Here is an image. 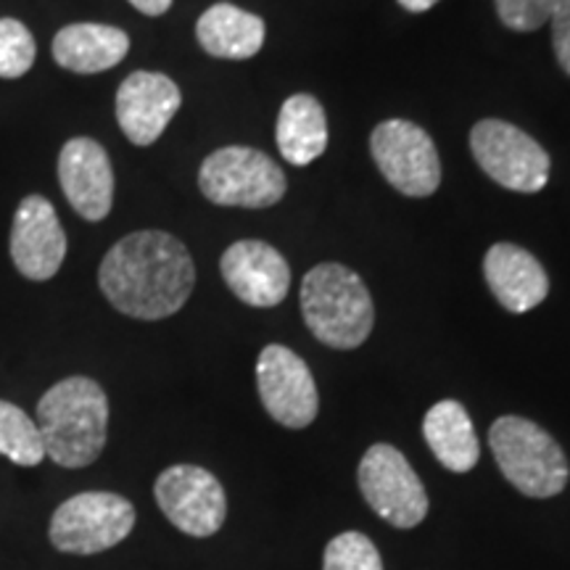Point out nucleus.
Listing matches in <instances>:
<instances>
[{
  "label": "nucleus",
  "instance_id": "nucleus-1",
  "mask_svg": "<svg viewBox=\"0 0 570 570\" xmlns=\"http://www.w3.org/2000/svg\"><path fill=\"white\" fill-rule=\"evenodd\" d=\"M104 296L135 320H164L183 309L196 285L190 252L175 235L138 230L111 246L98 269Z\"/></svg>",
  "mask_w": 570,
  "mask_h": 570
},
{
  "label": "nucleus",
  "instance_id": "nucleus-2",
  "mask_svg": "<svg viewBox=\"0 0 570 570\" xmlns=\"http://www.w3.org/2000/svg\"><path fill=\"white\" fill-rule=\"evenodd\" d=\"M46 458L77 470L101 458L109 436V399L92 377H63L42 394L38 420Z\"/></svg>",
  "mask_w": 570,
  "mask_h": 570
},
{
  "label": "nucleus",
  "instance_id": "nucleus-3",
  "mask_svg": "<svg viewBox=\"0 0 570 570\" xmlns=\"http://www.w3.org/2000/svg\"><path fill=\"white\" fill-rule=\"evenodd\" d=\"M302 315L312 336L331 348L362 346L373 331L375 306L362 277L344 265H317L302 283Z\"/></svg>",
  "mask_w": 570,
  "mask_h": 570
},
{
  "label": "nucleus",
  "instance_id": "nucleus-4",
  "mask_svg": "<svg viewBox=\"0 0 570 570\" xmlns=\"http://www.w3.org/2000/svg\"><path fill=\"white\" fill-rule=\"evenodd\" d=\"M489 444L502 475L520 494L558 497L568 487V458L558 441L533 420L504 415L489 431Z\"/></svg>",
  "mask_w": 570,
  "mask_h": 570
},
{
  "label": "nucleus",
  "instance_id": "nucleus-5",
  "mask_svg": "<svg viewBox=\"0 0 570 570\" xmlns=\"http://www.w3.org/2000/svg\"><path fill=\"white\" fill-rule=\"evenodd\" d=\"M132 529L130 499L114 491H82L56 508L48 539L63 554H98L125 541Z\"/></svg>",
  "mask_w": 570,
  "mask_h": 570
},
{
  "label": "nucleus",
  "instance_id": "nucleus-6",
  "mask_svg": "<svg viewBox=\"0 0 570 570\" xmlns=\"http://www.w3.org/2000/svg\"><path fill=\"white\" fill-rule=\"evenodd\" d=\"M198 188L217 206L265 209L285 196V173L267 154L246 146H227L206 156Z\"/></svg>",
  "mask_w": 570,
  "mask_h": 570
},
{
  "label": "nucleus",
  "instance_id": "nucleus-7",
  "mask_svg": "<svg viewBox=\"0 0 570 570\" xmlns=\"http://www.w3.org/2000/svg\"><path fill=\"white\" fill-rule=\"evenodd\" d=\"M475 161L491 180L518 194H539L550 180V154L523 132L502 119H483L470 132Z\"/></svg>",
  "mask_w": 570,
  "mask_h": 570
},
{
  "label": "nucleus",
  "instance_id": "nucleus-8",
  "mask_svg": "<svg viewBox=\"0 0 570 570\" xmlns=\"http://www.w3.org/2000/svg\"><path fill=\"white\" fill-rule=\"evenodd\" d=\"M360 491L377 518L396 529H415L428 515V494L412 465L391 444H375L360 462Z\"/></svg>",
  "mask_w": 570,
  "mask_h": 570
},
{
  "label": "nucleus",
  "instance_id": "nucleus-9",
  "mask_svg": "<svg viewBox=\"0 0 570 570\" xmlns=\"http://www.w3.org/2000/svg\"><path fill=\"white\" fill-rule=\"evenodd\" d=\"M370 151L381 175L399 194L425 198L441 185V161L431 135L407 119H389L377 125L370 138Z\"/></svg>",
  "mask_w": 570,
  "mask_h": 570
},
{
  "label": "nucleus",
  "instance_id": "nucleus-10",
  "mask_svg": "<svg viewBox=\"0 0 570 570\" xmlns=\"http://www.w3.org/2000/svg\"><path fill=\"white\" fill-rule=\"evenodd\" d=\"M164 518L196 539L214 537L227 518V497L209 470L198 465L167 468L154 483Z\"/></svg>",
  "mask_w": 570,
  "mask_h": 570
},
{
  "label": "nucleus",
  "instance_id": "nucleus-11",
  "mask_svg": "<svg viewBox=\"0 0 570 570\" xmlns=\"http://www.w3.org/2000/svg\"><path fill=\"white\" fill-rule=\"evenodd\" d=\"M256 389L275 423L306 428L317 417L320 396L306 362L291 348L269 344L256 360Z\"/></svg>",
  "mask_w": 570,
  "mask_h": 570
},
{
  "label": "nucleus",
  "instance_id": "nucleus-12",
  "mask_svg": "<svg viewBox=\"0 0 570 570\" xmlns=\"http://www.w3.org/2000/svg\"><path fill=\"white\" fill-rule=\"evenodd\" d=\"M67 256V233L53 204L42 196H27L13 214L11 259L30 281H51Z\"/></svg>",
  "mask_w": 570,
  "mask_h": 570
},
{
  "label": "nucleus",
  "instance_id": "nucleus-13",
  "mask_svg": "<svg viewBox=\"0 0 570 570\" xmlns=\"http://www.w3.org/2000/svg\"><path fill=\"white\" fill-rule=\"evenodd\" d=\"M180 88L159 71H132L117 90V122L135 146H151L180 109Z\"/></svg>",
  "mask_w": 570,
  "mask_h": 570
},
{
  "label": "nucleus",
  "instance_id": "nucleus-14",
  "mask_svg": "<svg viewBox=\"0 0 570 570\" xmlns=\"http://www.w3.org/2000/svg\"><path fill=\"white\" fill-rule=\"evenodd\" d=\"M59 183L71 209L88 223L109 217L114 204V169L101 142L75 138L59 154Z\"/></svg>",
  "mask_w": 570,
  "mask_h": 570
},
{
  "label": "nucleus",
  "instance_id": "nucleus-15",
  "mask_svg": "<svg viewBox=\"0 0 570 570\" xmlns=\"http://www.w3.org/2000/svg\"><path fill=\"white\" fill-rule=\"evenodd\" d=\"M227 288L248 306L269 309L291 288V267L285 256L265 240H238L219 262Z\"/></svg>",
  "mask_w": 570,
  "mask_h": 570
},
{
  "label": "nucleus",
  "instance_id": "nucleus-16",
  "mask_svg": "<svg viewBox=\"0 0 570 570\" xmlns=\"http://www.w3.org/2000/svg\"><path fill=\"white\" fill-rule=\"evenodd\" d=\"M483 277H487L497 302L512 315L533 309L550 294V277L537 256L512 244L489 248L487 259H483Z\"/></svg>",
  "mask_w": 570,
  "mask_h": 570
},
{
  "label": "nucleus",
  "instance_id": "nucleus-17",
  "mask_svg": "<svg viewBox=\"0 0 570 570\" xmlns=\"http://www.w3.org/2000/svg\"><path fill=\"white\" fill-rule=\"evenodd\" d=\"M130 51V38L109 24H69L53 38V59L75 75L114 69Z\"/></svg>",
  "mask_w": 570,
  "mask_h": 570
},
{
  "label": "nucleus",
  "instance_id": "nucleus-18",
  "mask_svg": "<svg viewBox=\"0 0 570 570\" xmlns=\"http://www.w3.org/2000/svg\"><path fill=\"white\" fill-rule=\"evenodd\" d=\"M196 38L209 56L217 59H252L265 46V21L238 6L217 3L202 13Z\"/></svg>",
  "mask_w": 570,
  "mask_h": 570
},
{
  "label": "nucleus",
  "instance_id": "nucleus-19",
  "mask_svg": "<svg viewBox=\"0 0 570 570\" xmlns=\"http://www.w3.org/2000/svg\"><path fill=\"white\" fill-rule=\"evenodd\" d=\"M423 436L436 460L452 473H468L479 465L481 444L468 410L454 399L433 404L423 420Z\"/></svg>",
  "mask_w": 570,
  "mask_h": 570
},
{
  "label": "nucleus",
  "instance_id": "nucleus-20",
  "mask_svg": "<svg viewBox=\"0 0 570 570\" xmlns=\"http://www.w3.org/2000/svg\"><path fill=\"white\" fill-rule=\"evenodd\" d=\"M275 138L283 159L296 167L320 159L327 148V119L317 98L306 92L291 96L277 114Z\"/></svg>",
  "mask_w": 570,
  "mask_h": 570
},
{
  "label": "nucleus",
  "instance_id": "nucleus-21",
  "mask_svg": "<svg viewBox=\"0 0 570 570\" xmlns=\"http://www.w3.org/2000/svg\"><path fill=\"white\" fill-rule=\"evenodd\" d=\"M0 454L13 465L35 468L46 458L40 428L17 404L0 399Z\"/></svg>",
  "mask_w": 570,
  "mask_h": 570
},
{
  "label": "nucleus",
  "instance_id": "nucleus-22",
  "mask_svg": "<svg viewBox=\"0 0 570 570\" xmlns=\"http://www.w3.org/2000/svg\"><path fill=\"white\" fill-rule=\"evenodd\" d=\"M323 570H383L373 539L360 531H344L325 547Z\"/></svg>",
  "mask_w": 570,
  "mask_h": 570
},
{
  "label": "nucleus",
  "instance_id": "nucleus-23",
  "mask_svg": "<svg viewBox=\"0 0 570 570\" xmlns=\"http://www.w3.org/2000/svg\"><path fill=\"white\" fill-rule=\"evenodd\" d=\"M38 46L32 32L17 19H0V77L17 80L32 69Z\"/></svg>",
  "mask_w": 570,
  "mask_h": 570
},
{
  "label": "nucleus",
  "instance_id": "nucleus-24",
  "mask_svg": "<svg viewBox=\"0 0 570 570\" xmlns=\"http://www.w3.org/2000/svg\"><path fill=\"white\" fill-rule=\"evenodd\" d=\"M558 0H497V13L504 27L515 32H533L552 19Z\"/></svg>",
  "mask_w": 570,
  "mask_h": 570
},
{
  "label": "nucleus",
  "instance_id": "nucleus-25",
  "mask_svg": "<svg viewBox=\"0 0 570 570\" xmlns=\"http://www.w3.org/2000/svg\"><path fill=\"white\" fill-rule=\"evenodd\" d=\"M552 48L558 63L570 75V0H558L552 11Z\"/></svg>",
  "mask_w": 570,
  "mask_h": 570
},
{
  "label": "nucleus",
  "instance_id": "nucleus-26",
  "mask_svg": "<svg viewBox=\"0 0 570 570\" xmlns=\"http://www.w3.org/2000/svg\"><path fill=\"white\" fill-rule=\"evenodd\" d=\"M130 3L146 17H161L164 11H169L173 0H130Z\"/></svg>",
  "mask_w": 570,
  "mask_h": 570
},
{
  "label": "nucleus",
  "instance_id": "nucleus-27",
  "mask_svg": "<svg viewBox=\"0 0 570 570\" xmlns=\"http://www.w3.org/2000/svg\"><path fill=\"white\" fill-rule=\"evenodd\" d=\"M436 3H439V0H399V6L412 11V13H423L428 9H433Z\"/></svg>",
  "mask_w": 570,
  "mask_h": 570
}]
</instances>
